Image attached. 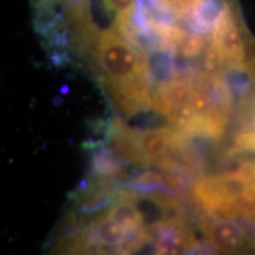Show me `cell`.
<instances>
[{
    "mask_svg": "<svg viewBox=\"0 0 255 255\" xmlns=\"http://www.w3.org/2000/svg\"><path fill=\"white\" fill-rule=\"evenodd\" d=\"M84 52L95 60L101 84L121 113L129 117L150 108L151 65L144 51L111 27L101 30Z\"/></svg>",
    "mask_w": 255,
    "mask_h": 255,
    "instance_id": "obj_1",
    "label": "cell"
},
{
    "mask_svg": "<svg viewBox=\"0 0 255 255\" xmlns=\"http://www.w3.org/2000/svg\"><path fill=\"white\" fill-rule=\"evenodd\" d=\"M157 227L159 229L158 240L156 241L157 255H184L194 246L195 240L193 235L178 220L157 225Z\"/></svg>",
    "mask_w": 255,
    "mask_h": 255,
    "instance_id": "obj_2",
    "label": "cell"
},
{
    "mask_svg": "<svg viewBox=\"0 0 255 255\" xmlns=\"http://www.w3.org/2000/svg\"><path fill=\"white\" fill-rule=\"evenodd\" d=\"M175 133L170 129H149L136 131V138L139 148L144 154L148 163L161 165L173 143Z\"/></svg>",
    "mask_w": 255,
    "mask_h": 255,
    "instance_id": "obj_3",
    "label": "cell"
},
{
    "mask_svg": "<svg viewBox=\"0 0 255 255\" xmlns=\"http://www.w3.org/2000/svg\"><path fill=\"white\" fill-rule=\"evenodd\" d=\"M156 13L175 21H188L203 0H145Z\"/></svg>",
    "mask_w": 255,
    "mask_h": 255,
    "instance_id": "obj_4",
    "label": "cell"
},
{
    "mask_svg": "<svg viewBox=\"0 0 255 255\" xmlns=\"http://www.w3.org/2000/svg\"><path fill=\"white\" fill-rule=\"evenodd\" d=\"M105 216L121 223L128 232L139 229L142 223L144 222L141 212L129 194H123L122 199L114 207H111Z\"/></svg>",
    "mask_w": 255,
    "mask_h": 255,
    "instance_id": "obj_5",
    "label": "cell"
},
{
    "mask_svg": "<svg viewBox=\"0 0 255 255\" xmlns=\"http://www.w3.org/2000/svg\"><path fill=\"white\" fill-rule=\"evenodd\" d=\"M90 231L95 240L105 246L122 245L128 234V231L121 223L109 219L108 216L96 220L92 223Z\"/></svg>",
    "mask_w": 255,
    "mask_h": 255,
    "instance_id": "obj_6",
    "label": "cell"
},
{
    "mask_svg": "<svg viewBox=\"0 0 255 255\" xmlns=\"http://www.w3.org/2000/svg\"><path fill=\"white\" fill-rule=\"evenodd\" d=\"M139 0H102L104 8L114 15V18L132 14L137 9Z\"/></svg>",
    "mask_w": 255,
    "mask_h": 255,
    "instance_id": "obj_7",
    "label": "cell"
}]
</instances>
